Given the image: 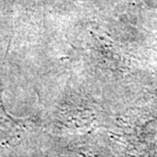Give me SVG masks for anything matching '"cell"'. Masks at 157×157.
<instances>
[{
  "label": "cell",
  "mask_w": 157,
  "mask_h": 157,
  "mask_svg": "<svg viewBox=\"0 0 157 157\" xmlns=\"http://www.w3.org/2000/svg\"><path fill=\"white\" fill-rule=\"evenodd\" d=\"M18 121L7 113L2 101V89H0V138L17 131Z\"/></svg>",
  "instance_id": "cell-1"
}]
</instances>
